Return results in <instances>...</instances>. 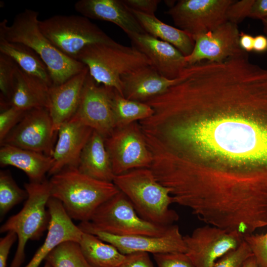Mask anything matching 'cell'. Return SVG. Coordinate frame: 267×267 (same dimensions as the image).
Instances as JSON below:
<instances>
[{
	"instance_id": "6da1fadb",
	"label": "cell",
	"mask_w": 267,
	"mask_h": 267,
	"mask_svg": "<svg viewBox=\"0 0 267 267\" xmlns=\"http://www.w3.org/2000/svg\"><path fill=\"white\" fill-rule=\"evenodd\" d=\"M267 88L246 73L222 72L179 101L156 127V138L191 163L207 157L217 170L267 172Z\"/></svg>"
},
{
	"instance_id": "7a4b0ae2",
	"label": "cell",
	"mask_w": 267,
	"mask_h": 267,
	"mask_svg": "<svg viewBox=\"0 0 267 267\" xmlns=\"http://www.w3.org/2000/svg\"><path fill=\"white\" fill-rule=\"evenodd\" d=\"M39 14L37 11L26 9L15 16L10 25L4 19L0 23V38L33 49L47 67L52 86H58L81 72L86 66L64 54L44 36L39 27Z\"/></svg>"
},
{
	"instance_id": "3957f363",
	"label": "cell",
	"mask_w": 267,
	"mask_h": 267,
	"mask_svg": "<svg viewBox=\"0 0 267 267\" xmlns=\"http://www.w3.org/2000/svg\"><path fill=\"white\" fill-rule=\"evenodd\" d=\"M49 181L51 197L59 200L72 219L90 221L97 208L119 192L113 182L100 181L77 168H66Z\"/></svg>"
},
{
	"instance_id": "277c9868",
	"label": "cell",
	"mask_w": 267,
	"mask_h": 267,
	"mask_svg": "<svg viewBox=\"0 0 267 267\" xmlns=\"http://www.w3.org/2000/svg\"><path fill=\"white\" fill-rule=\"evenodd\" d=\"M113 182L143 219L161 225H172L178 220L177 213L170 208L174 203L170 190L157 180L150 169H136L115 176Z\"/></svg>"
},
{
	"instance_id": "5b68a950",
	"label": "cell",
	"mask_w": 267,
	"mask_h": 267,
	"mask_svg": "<svg viewBox=\"0 0 267 267\" xmlns=\"http://www.w3.org/2000/svg\"><path fill=\"white\" fill-rule=\"evenodd\" d=\"M77 60L88 68L89 75L97 84L113 88L122 96L121 77L152 65L149 58L134 46L117 42L89 45L79 53Z\"/></svg>"
},
{
	"instance_id": "8992f818",
	"label": "cell",
	"mask_w": 267,
	"mask_h": 267,
	"mask_svg": "<svg viewBox=\"0 0 267 267\" xmlns=\"http://www.w3.org/2000/svg\"><path fill=\"white\" fill-rule=\"evenodd\" d=\"M28 198L21 210L10 217L0 227L1 233L13 231L17 236L16 250L9 267H20L25 258L28 240H37L47 230L50 214L47 203L51 197L49 181L25 183Z\"/></svg>"
},
{
	"instance_id": "52a82bcc",
	"label": "cell",
	"mask_w": 267,
	"mask_h": 267,
	"mask_svg": "<svg viewBox=\"0 0 267 267\" xmlns=\"http://www.w3.org/2000/svg\"><path fill=\"white\" fill-rule=\"evenodd\" d=\"M171 225L155 224L141 218L120 191L101 204L90 221L78 225L81 230L92 229L118 236H160Z\"/></svg>"
},
{
	"instance_id": "ba28073f",
	"label": "cell",
	"mask_w": 267,
	"mask_h": 267,
	"mask_svg": "<svg viewBox=\"0 0 267 267\" xmlns=\"http://www.w3.org/2000/svg\"><path fill=\"white\" fill-rule=\"evenodd\" d=\"M39 25L42 33L55 47L76 60L79 53L89 45L116 42L82 15H55L39 20Z\"/></svg>"
},
{
	"instance_id": "9c48e42d",
	"label": "cell",
	"mask_w": 267,
	"mask_h": 267,
	"mask_svg": "<svg viewBox=\"0 0 267 267\" xmlns=\"http://www.w3.org/2000/svg\"><path fill=\"white\" fill-rule=\"evenodd\" d=\"M104 141L115 176L150 168L152 156L138 122L115 128Z\"/></svg>"
},
{
	"instance_id": "30bf717a",
	"label": "cell",
	"mask_w": 267,
	"mask_h": 267,
	"mask_svg": "<svg viewBox=\"0 0 267 267\" xmlns=\"http://www.w3.org/2000/svg\"><path fill=\"white\" fill-rule=\"evenodd\" d=\"M234 0H180L166 13L178 28L192 37L213 31L227 21L226 12Z\"/></svg>"
},
{
	"instance_id": "8fae6325",
	"label": "cell",
	"mask_w": 267,
	"mask_h": 267,
	"mask_svg": "<svg viewBox=\"0 0 267 267\" xmlns=\"http://www.w3.org/2000/svg\"><path fill=\"white\" fill-rule=\"evenodd\" d=\"M185 254L194 267H212L221 257L237 248L244 236L207 224L195 228L191 234L183 236Z\"/></svg>"
},
{
	"instance_id": "7c38bea8",
	"label": "cell",
	"mask_w": 267,
	"mask_h": 267,
	"mask_svg": "<svg viewBox=\"0 0 267 267\" xmlns=\"http://www.w3.org/2000/svg\"><path fill=\"white\" fill-rule=\"evenodd\" d=\"M48 109H33L22 119L0 144H7L51 156L55 134Z\"/></svg>"
},
{
	"instance_id": "4fadbf2b",
	"label": "cell",
	"mask_w": 267,
	"mask_h": 267,
	"mask_svg": "<svg viewBox=\"0 0 267 267\" xmlns=\"http://www.w3.org/2000/svg\"><path fill=\"white\" fill-rule=\"evenodd\" d=\"M111 89L97 84L89 72L79 106L72 117L96 132L104 139L116 128L111 104Z\"/></svg>"
},
{
	"instance_id": "5bb4252c",
	"label": "cell",
	"mask_w": 267,
	"mask_h": 267,
	"mask_svg": "<svg viewBox=\"0 0 267 267\" xmlns=\"http://www.w3.org/2000/svg\"><path fill=\"white\" fill-rule=\"evenodd\" d=\"M82 231L93 234L103 241L113 245L125 255L136 252L153 254L185 253L187 251L183 236L176 224L171 225L164 234L160 236H118L92 229Z\"/></svg>"
},
{
	"instance_id": "9a60e30c",
	"label": "cell",
	"mask_w": 267,
	"mask_h": 267,
	"mask_svg": "<svg viewBox=\"0 0 267 267\" xmlns=\"http://www.w3.org/2000/svg\"><path fill=\"white\" fill-rule=\"evenodd\" d=\"M237 25L227 21L216 29L192 37V52L185 56L188 65L204 60L221 63L244 52L239 45Z\"/></svg>"
},
{
	"instance_id": "2e32d148",
	"label": "cell",
	"mask_w": 267,
	"mask_h": 267,
	"mask_svg": "<svg viewBox=\"0 0 267 267\" xmlns=\"http://www.w3.org/2000/svg\"><path fill=\"white\" fill-rule=\"evenodd\" d=\"M132 45L144 53L152 66L163 77L178 78L188 65L185 56L172 44L147 33L127 35Z\"/></svg>"
},
{
	"instance_id": "e0dca14e",
	"label": "cell",
	"mask_w": 267,
	"mask_h": 267,
	"mask_svg": "<svg viewBox=\"0 0 267 267\" xmlns=\"http://www.w3.org/2000/svg\"><path fill=\"white\" fill-rule=\"evenodd\" d=\"M47 207L50 222L45 239L30 262L24 267H39L41 263L59 244L66 241L79 242L83 233L68 215L61 203L50 197Z\"/></svg>"
},
{
	"instance_id": "ac0fdd59",
	"label": "cell",
	"mask_w": 267,
	"mask_h": 267,
	"mask_svg": "<svg viewBox=\"0 0 267 267\" xmlns=\"http://www.w3.org/2000/svg\"><path fill=\"white\" fill-rule=\"evenodd\" d=\"M93 130L71 118L58 130V139L52 153L53 166L48 172L52 176L68 167L77 168L82 151Z\"/></svg>"
},
{
	"instance_id": "d6986e66",
	"label": "cell",
	"mask_w": 267,
	"mask_h": 267,
	"mask_svg": "<svg viewBox=\"0 0 267 267\" xmlns=\"http://www.w3.org/2000/svg\"><path fill=\"white\" fill-rule=\"evenodd\" d=\"M88 74L89 69L86 66L66 82L49 88L48 110L56 132L75 114Z\"/></svg>"
},
{
	"instance_id": "ffe728a7",
	"label": "cell",
	"mask_w": 267,
	"mask_h": 267,
	"mask_svg": "<svg viewBox=\"0 0 267 267\" xmlns=\"http://www.w3.org/2000/svg\"><path fill=\"white\" fill-rule=\"evenodd\" d=\"M74 7L77 12L89 19L116 25L127 35L146 33L122 0H80L75 3Z\"/></svg>"
},
{
	"instance_id": "44dd1931",
	"label": "cell",
	"mask_w": 267,
	"mask_h": 267,
	"mask_svg": "<svg viewBox=\"0 0 267 267\" xmlns=\"http://www.w3.org/2000/svg\"><path fill=\"white\" fill-rule=\"evenodd\" d=\"M179 77L169 79L162 76L152 65L144 66L121 77L123 96L145 102L167 91L178 81Z\"/></svg>"
},
{
	"instance_id": "7402d4cb",
	"label": "cell",
	"mask_w": 267,
	"mask_h": 267,
	"mask_svg": "<svg viewBox=\"0 0 267 267\" xmlns=\"http://www.w3.org/2000/svg\"><path fill=\"white\" fill-rule=\"evenodd\" d=\"M0 164L2 167L11 166L23 171L30 182H40L53 164L51 156L7 144H1Z\"/></svg>"
},
{
	"instance_id": "603a6c76",
	"label": "cell",
	"mask_w": 267,
	"mask_h": 267,
	"mask_svg": "<svg viewBox=\"0 0 267 267\" xmlns=\"http://www.w3.org/2000/svg\"><path fill=\"white\" fill-rule=\"evenodd\" d=\"M77 168L93 178L113 182L115 175L104 138L94 131L82 151Z\"/></svg>"
},
{
	"instance_id": "cb8c5ba5",
	"label": "cell",
	"mask_w": 267,
	"mask_h": 267,
	"mask_svg": "<svg viewBox=\"0 0 267 267\" xmlns=\"http://www.w3.org/2000/svg\"><path fill=\"white\" fill-rule=\"evenodd\" d=\"M48 87L42 80L30 75L18 66L9 104L24 111L48 106Z\"/></svg>"
},
{
	"instance_id": "d4e9b609",
	"label": "cell",
	"mask_w": 267,
	"mask_h": 267,
	"mask_svg": "<svg viewBox=\"0 0 267 267\" xmlns=\"http://www.w3.org/2000/svg\"><path fill=\"white\" fill-rule=\"evenodd\" d=\"M130 10L146 33L172 44L184 56L192 52L194 41L188 34L163 22L155 15H150Z\"/></svg>"
},
{
	"instance_id": "484cf974",
	"label": "cell",
	"mask_w": 267,
	"mask_h": 267,
	"mask_svg": "<svg viewBox=\"0 0 267 267\" xmlns=\"http://www.w3.org/2000/svg\"><path fill=\"white\" fill-rule=\"evenodd\" d=\"M0 53L11 57L27 74L39 79L49 87L52 86L47 67L30 47L22 44L10 42L0 38Z\"/></svg>"
},
{
	"instance_id": "4316f807",
	"label": "cell",
	"mask_w": 267,
	"mask_h": 267,
	"mask_svg": "<svg viewBox=\"0 0 267 267\" xmlns=\"http://www.w3.org/2000/svg\"><path fill=\"white\" fill-rule=\"evenodd\" d=\"M96 236L83 232L79 242L81 251L91 267H120L126 255Z\"/></svg>"
},
{
	"instance_id": "83f0119b",
	"label": "cell",
	"mask_w": 267,
	"mask_h": 267,
	"mask_svg": "<svg viewBox=\"0 0 267 267\" xmlns=\"http://www.w3.org/2000/svg\"><path fill=\"white\" fill-rule=\"evenodd\" d=\"M111 104L116 128L146 119L154 113L152 108L146 103L128 99L113 88Z\"/></svg>"
},
{
	"instance_id": "f1b7e54d",
	"label": "cell",
	"mask_w": 267,
	"mask_h": 267,
	"mask_svg": "<svg viewBox=\"0 0 267 267\" xmlns=\"http://www.w3.org/2000/svg\"><path fill=\"white\" fill-rule=\"evenodd\" d=\"M44 261L52 267H91L85 259L79 243L71 241L59 244Z\"/></svg>"
},
{
	"instance_id": "f546056e",
	"label": "cell",
	"mask_w": 267,
	"mask_h": 267,
	"mask_svg": "<svg viewBox=\"0 0 267 267\" xmlns=\"http://www.w3.org/2000/svg\"><path fill=\"white\" fill-rule=\"evenodd\" d=\"M28 198V193L16 184L9 172H0V214L3 217L13 207Z\"/></svg>"
},
{
	"instance_id": "4dcf8cb0",
	"label": "cell",
	"mask_w": 267,
	"mask_h": 267,
	"mask_svg": "<svg viewBox=\"0 0 267 267\" xmlns=\"http://www.w3.org/2000/svg\"><path fill=\"white\" fill-rule=\"evenodd\" d=\"M18 65L8 56L0 53V100L8 103L12 97Z\"/></svg>"
},
{
	"instance_id": "1f68e13d",
	"label": "cell",
	"mask_w": 267,
	"mask_h": 267,
	"mask_svg": "<svg viewBox=\"0 0 267 267\" xmlns=\"http://www.w3.org/2000/svg\"><path fill=\"white\" fill-rule=\"evenodd\" d=\"M252 256L250 247L244 240L237 248L221 257L212 267H242L246 261Z\"/></svg>"
},
{
	"instance_id": "d6a6232c",
	"label": "cell",
	"mask_w": 267,
	"mask_h": 267,
	"mask_svg": "<svg viewBox=\"0 0 267 267\" xmlns=\"http://www.w3.org/2000/svg\"><path fill=\"white\" fill-rule=\"evenodd\" d=\"M0 142L19 123L26 111L20 110L10 105H0Z\"/></svg>"
},
{
	"instance_id": "836d02e7",
	"label": "cell",
	"mask_w": 267,
	"mask_h": 267,
	"mask_svg": "<svg viewBox=\"0 0 267 267\" xmlns=\"http://www.w3.org/2000/svg\"><path fill=\"white\" fill-rule=\"evenodd\" d=\"M259 267H267V232L244 236Z\"/></svg>"
},
{
	"instance_id": "e575fe53",
	"label": "cell",
	"mask_w": 267,
	"mask_h": 267,
	"mask_svg": "<svg viewBox=\"0 0 267 267\" xmlns=\"http://www.w3.org/2000/svg\"><path fill=\"white\" fill-rule=\"evenodd\" d=\"M153 256L158 267H194L185 253L155 254Z\"/></svg>"
},
{
	"instance_id": "d590c367",
	"label": "cell",
	"mask_w": 267,
	"mask_h": 267,
	"mask_svg": "<svg viewBox=\"0 0 267 267\" xmlns=\"http://www.w3.org/2000/svg\"><path fill=\"white\" fill-rule=\"evenodd\" d=\"M254 0H234L227 9V21L237 25L249 16Z\"/></svg>"
},
{
	"instance_id": "8d00e7d4",
	"label": "cell",
	"mask_w": 267,
	"mask_h": 267,
	"mask_svg": "<svg viewBox=\"0 0 267 267\" xmlns=\"http://www.w3.org/2000/svg\"><path fill=\"white\" fill-rule=\"evenodd\" d=\"M122 0L129 9L150 15H154L161 2L160 0Z\"/></svg>"
},
{
	"instance_id": "74e56055",
	"label": "cell",
	"mask_w": 267,
	"mask_h": 267,
	"mask_svg": "<svg viewBox=\"0 0 267 267\" xmlns=\"http://www.w3.org/2000/svg\"><path fill=\"white\" fill-rule=\"evenodd\" d=\"M120 267H154L149 254L146 252H136L127 255Z\"/></svg>"
},
{
	"instance_id": "f35d334b",
	"label": "cell",
	"mask_w": 267,
	"mask_h": 267,
	"mask_svg": "<svg viewBox=\"0 0 267 267\" xmlns=\"http://www.w3.org/2000/svg\"><path fill=\"white\" fill-rule=\"evenodd\" d=\"M17 239V236L13 231H9L0 239V267H6L10 250Z\"/></svg>"
},
{
	"instance_id": "ab89813d",
	"label": "cell",
	"mask_w": 267,
	"mask_h": 267,
	"mask_svg": "<svg viewBox=\"0 0 267 267\" xmlns=\"http://www.w3.org/2000/svg\"><path fill=\"white\" fill-rule=\"evenodd\" d=\"M249 17L261 20L267 18V0H254Z\"/></svg>"
},
{
	"instance_id": "60d3db41",
	"label": "cell",
	"mask_w": 267,
	"mask_h": 267,
	"mask_svg": "<svg viewBox=\"0 0 267 267\" xmlns=\"http://www.w3.org/2000/svg\"><path fill=\"white\" fill-rule=\"evenodd\" d=\"M254 38V37L250 34L241 32L239 43L241 49L246 52L253 50Z\"/></svg>"
},
{
	"instance_id": "b9f144b4",
	"label": "cell",
	"mask_w": 267,
	"mask_h": 267,
	"mask_svg": "<svg viewBox=\"0 0 267 267\" xmlns=\"http://www.w3.org/2000/svg\"><path fill=\"white\" fill-rule=\"evenodd\" d=\"M253 50L258 53L267 51V38L266 36L259 35L254 37Z\"/></svg>"
},
{
	"instance_id": "7bdbcfd3",
	"label": "cell",
	"mask_w": 267,
	"mask_h": 267,
	"mask_svg": "<svg viewBox=\"0 0 267 267\" xmlns=\"http://www.w3.org/2000/svg\"><path fill=\"white\" fill-rule=\"evenodd\" d=\"M242 267H259L253 256L248 259L244 263Z\"/></svg>"
},
{
	"instance_id": "ee69618b",
	"label": "cell",
	"mask_w": 267,
	"mask_h": 267,
	"mask_svg": "<svg viewBox=\"0 0 267 267\" xmlns=\"http://www.w3.org/2000/svg\"><path fill=\"white\" fill-rule=\"evenodd\" d=\"M262 21L264 27V32L266 35V37L267 38V18L262 20Z\"/></svg>"
},
{
	"instance_id": "f6af8a7d",
	"label": "cell",
	"mask_w": 267,
	"mask_h": 267,
	"mask_svg": "<svg viewBox=\"0 0 267 267\" xmlns=\"http://www.w3.org/2000/svg\"><path fill=\"white\" fill-rule=\"evenodd\" d=\"M44 267H52L48 262L45 261Z\"/></svg>"
}]
</instances>
